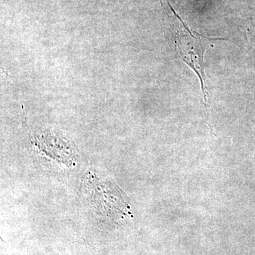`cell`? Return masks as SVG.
I'll return each instance as SVG.
<instances>
[{
	"instance_id": "obj_1",
	"label": "cell",
	"mask_w": 255,
	"mask_h": 255,
	"mask_svg": "<svg viewBox=\"0 0 255 255\" xmlns=\"http://www.w3.org/2000/svg\"><path fill=\"white\" fill-rule=\"evenodd\" d=\"M168 9L167 12L172 19V40L176 53L188 66L194 70L200 81L201 91L204 96V105L207 108L208 90L206 85L205 61L204 55L206 50L214 41L223 38H209L193 31L181 18L176 14L169 4L168 0L166 1Z\"/></svg>"
},
{
	"instance_id": "obj_2",
	"label": "cell",
	"mask_w": 255,
	"mask_h": 255,
	"mask_svg": "<svg viewBox=\"0 0 255 255\" xmlns=\"http://www.w3.org/2000/svg\"><path fill=\"white\" fill-rule=\"evenodd\" d=\"M254 124H255V122H254Z\"/></svg>"
}]
</instances>
